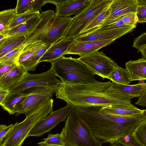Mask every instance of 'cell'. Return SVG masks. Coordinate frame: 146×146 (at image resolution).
Masks as SVG:
<instances>
[{
  "label": "cell",
  "mask_w": 146,
  "mask_h": 146,
  "mask_svg": "<svg viewBox=\"0 0 146 146\" xmlns=\"http://www.w3.org/2000/svg\"><path fill=\"white\" fill-rule=\"evenodd\" d=\"M103 106H75L74 108L95 136L103 143L112 144L131 133L145 119L142 114L122 116L106 113Z\"/></svg>",
  "instance_id": "cell-1"
},
{
  "label": "cell",
  "mask_w": 146,
  "mask_h": 146,
  "mask_svg": "<svg viewBox=\"0 0 146 146\" xmlns=\"http://www.w3.org/2000/svg\"><path fill=\"white\" fill-rule=\"evenodd\" d=\"M110 81L68 85L61 82L55 90L56 98L74 107L95 106L104 107H134L129 98L112 89Z\"/></svg>",
  "instance_id": "cell-2"
},
{
  "label": "cell",
  "mask_w": 146,
  "mask_h": 146,
  "mask_svg": "<svg viewBox=\"0 0 146 146\" xmlns=\"http://www.w3.org/2000/svg\"><path fill=\"white\" fill-rule=\"evenodd\" d=\"M51 64L50 69L63 84L68 85L82 84L96 81L95 74L78 58L63 56Z\"/></svg>",
  "instance_id": "cell-3"
},
{
  "label": "cell",
  "mask_w": 146,
  "mask_h": 146,
  "mask_svg": "<svg viewBox=\"0 0 146 146\" xmlns=\"http://www.w3.org/2000/svg\"><path fill=\"white\" fill-rule=\"evenodd\" d=\"M64 146H102L74 108L68 116L61 132Z\"/></svg>",
  "instance_id": "cell-4"
},
{
  "label": "cell",
  "mask_w": 146,
  "mask_h": 146,
  "mask_svg": "<svg viewBox=\"0 0 146 146\" xmlns=\"http://www.w3.org/2000/svg\"><path fill=\"white\" fill-rule=\"evenodd\" d=\"M52 99L33 111L26 113V118L13 124L0 146H21L34 126L53 111Z\"/></svg>",
  "instance_id": "cell-5"
},
{
  "label": "cell",
  "mask_w": 146,
  "mask_h": 146,
  "mask_svg": "<svg viewBox=\"0 0 146 146\" xmlns=\"http://www.w3.org/2000/svg\"><path fill=\"white\" fill-rule=\"evenodd\" d=\"M113 0H92L89 6L81 13L73 17L63 38L74 39L94 19L109 6Z\"/></svg>",
  "instance_id": "cell-6"
},
{
  "label": "cell",
  "mask_w": 146,
  "mask_h": 146,
  "mask_svg": "<svg viewBox=\"0 0 146 146\" xmlns=\"http://www.w3.org/2000/svg\"><path fill=\"white\" fill-rule=\"evenodd\" d=\"M84 63L94 74L103 78L109 79L117 64L102 51H96L78 58Z\"/></svg>",
  "instance_id": "cell-7"
},
{
  "label": "cell",
  "mask_w": 146,
  "mask_h": 146,
  "mask_svg": "<svg viewBox=\"0 0 146 146\" xmlns=\"http://www.w3.org/2000/svg\"><path fill=\"white\" fill-rule=\"evenodd\" d=\"M56 76L50 68L42 73H29L21 82L10 89V93L21 92L27 89L37 87H46L56 90L61 83Z\"/></svg>",
  "instance_id": "cell-8"
},
{
  "label": "cell",
  "mask_w": 146,
  "mask_h": 146,
  "mask_svg": "<svg viewBox=\"0 0 146 146\" xmlns=\"http://www.w3.org/2000/svg\"><path fill=\"white\" fill-rule=\"evenodd\" d=\"M74 107L67 104L62 108L51 112L34 126L27 137H39L49 132L59 123L64 121Z\"/></svg>",
  "instance_id": "cell-9"
},
{
  "label": "cell",
  "mask_w": 146,
  "mask_h": 146,
  "mask_svg": "<svg viewBox=\"0 0 146 146\" xmlns=\"http://www.w3.org/2000/svg\"><path fill=\"white\" fill-rule=\"evenodd\" d=\"M55 90L44 87L32 88L30 94L26 98L16 113V116L35 110L52 99Z\"/></svg>",
  "instance_id": "cell-10"
},
{
  "label": "cell",
  "mask_w": 146,
  "mask_h": 146,
  "mask_svg": "<svg viewBox=\"0 0 146 146\" xmlns=\"http://www.w3.org/2000/svg\"><path fill=\"white\" fill-rule=\"evenodd\" d=\"M72 19L73 18L70 16L62 17H55L47 30L38 42L40 41L44 44H52L63 38Z\"/></svg>",
  "instance_id": "cell-11"
},
{
  "label": "cell",
  "mask_w": 146,
  "mask_h": 146,
  "mask_svg": "<svg viewBox=\"0 0 146 146\" xmlns=\"http://www.w3.org/2000/svg\"><path fill=\"white\" fill-rule=\"evenodd\" d=\"M135 26H127L105 30L91 31L80 35L74 40L78 42L98 41L110 39H117L131 31Z\"/></svg>",
  "instance_id": "cell-12"
},
{
  "label": "cell",
  "mask_w": 146,
  "mask_h": 146,
  "mask_svg": "<svg viewBox=\"0 0 146 146\" xmlns=\"http://www.w3.org/2000/svg\"><path fill=\"white\" fill-rule=\"evenodd\" d=\"M115 38L80 42L74 41L65 54H76L81 56L98 51L100 49L113 42Z\"/></svg>",
  "instance_id": "cell-13"
},
{
  "label": "cell",
  "mask_w": 146,
  "mask_h": 146,
  "mask_svg": "<svg viewBox=\"0 0 146 146\" xmlns=\"http://www.w3.org/2000/svg\"><path fill=\"white\" fill-rule=\"evenodd\" d=\"M55 13L53 10H51L41 12V19L35 27L28 36L23 44L24 47L38 41L54 20Z\"/></svg>",
  "instance_id": "cell-14"
},
{
  "label": "cell",
  "mask_w": 146,
  "mask_h": 146,
  "mask_svg": "<svg viewBox=\"0 0 146 146\" xmlns=\"http://www.w3.org/2000/svg\"><path fill=\"white\" fill-rule=\"evenodd\" d=\"M137 5L136 0H113L109 6L108 15L102 23L119 18L130 12L136 13Z\"/></svg>",
  "instance_id": "cell-15"
},
{
  "label": "cell",
  "mask_w": 146,
  "mask_h": 146,
  "mask_svg": "<svg viewBox=\"0 0 146 146\" xmlns=\"http://www.w3.org/2000/svg\"><path fill=\"white\" fill-rule=\"evenodd\" d=\"M74 41V39L62 38L52 44L39 60L48 62L51 63L63 56L65 54Z\"/></svg>",
  "instance_id": "cell-16"
},
{
  "label": "cell",
  "mask_w": 146,
  "mask_h": 146,
  "mask_svg": "<svg viewBox=\"0 0 146 146\" xmlns=\"http://www.w3.org/2000/svg\"><path fill=\"white\" fill-rule=\"evenodd\" d=\"M29 73L22 66L17 65L0 78V88L9 90L23 81Z\"/></svg>",
  "instance_id": "cell-17"
},
{
  "label": "cell",
  "mask_w": 146,
  "mask_h": 146,
  "mask_svg": "<svg viewBox=\"0 0 146 146\" xmlns=\"http://www.w3.org/2000/svg\"><path fill=\"white\" fill-rule=\"evenodd\" d=\"M92 0H70L68 2L56 8V17H66L78 15L90 4Z\"/></svg>",
  "instance_id": "cell-18"
},
{
  "label": "cell",
  "mask_w": 146,
  "mask_h": 146,
  "mask_svg": "<svg viewBox=\"0 0 146 146\" xmlns=\"http://www.w3.org/2000/svg\"><path fill=\"white\" fill-rule=\"evenodd\" d=\"M111 87L112 89L130 99L141 96L146 89V83L141 81L138 83L134 85H124L111 81Z\"/></svg>",
  "instance_id": "cell-19"
},
{
  "label": "cell",
  "mask_w": 146,
  "mask_h": 146,
  "mask_svg": "<svg viewBox=\"0 0 146 146\" xmlns=\"http://www.w3.org/2000/svg\"><path fill=\"white\" fill-rule=\"evenodd\" d=\"M25 91L21 92L10 93L1 105L3 110L10 115L17 113L21 105L30 93L31 90L27 93Z\"/></svg>",
  "instance_id": "cell-20"
},
{
  "label": "cell",
  "mask_w": 146,
  "mask_h": 146,
  "mask_svg": "<svg viewBox=\"0 0 146 146\" xmlns=\"http://www.w3.org/2000/svg\"><path fill=\"white\" fill-rule=\"evenodd\" d=\"M131 81L146 80V60L142 58L136 60H130L125 64Z\"/></svg>",
  "instance_id": "cell-21"
},
{
  "label": "cell",
  "mask_w": 146,
  "mask_h": 146,
  "mask_svg": "<svg viewBox=\"0 0 146 146\" xmlns=\"http://www.w3.org/2000/svg\"><path fill=\"white\" fill-rule=\"evenodd\" d=\"M30 33L19 34L7 36L6 40L0 45V58L23 45Z\"/></svg>",
  "instance_id": "cell-22"
},
{
  "label": "cell",
  "mask_w": 146,
  "mask_h": 146,
  "mask_svg": "<svg viewBox=\"0 0 146 146\" xmlns=\"http://www.w3.org/2000/svg\"><path fill=\"white\" fill-rule=\"evenodd\" d=\"M101 110L109 113L122 116H131L142 114L143 111V110H140L135 106H110L102 107Z\"/></svg>",
  "instance_id": "cell-23"
},
{
  "label": "cell",
  "mask_w": 146,
  "mask_h": 146,
  "mask_svg": "<svg viewBox=\"0 0 146 146\" xmlns=\"http://www.w3.org/2000/svg\"><path fill=\"white\" fill-rule=\"evenodd\" d=\"M52 45L44 44L39 49L19 65L27 72L35 71L39 63V60Z\"/></svg>",
  "instance_id": "cell-24"
},
{
  "label": "cell",
  "mask_w": 146,
  "mask_h": 146,
  "mask_svg": "<svg viewBox=\"0 0 146 146\" xmlns=\"http://www.w3.org/2000/svg\"><path fill=\"white\" fill-rule=\"evenodd\" d=\"M44 5V0H18L15 9L16 14L32 10L39 11Z\"/></svg>",
  "instance_id": "cell-25"
},
{
  "label": "cell",
  "mask_w": 146,
  "mask_h": 146,
  "mask_svg": "<svg viewBox=\"0 0 146 146\" xmlns=\"http://www.w3.org/2000/svg\"><path fill=\"white\" fill-rule=\"evenodd\" d=\"M41 17L40 14V15L34 17L25 23L10 29L8 32L7 37L15 35L31 32L38 23Z\"/></svg>",
  "instance_id": "cell-26"
},
{
  "label": "cell",
  "mask_w": 146,
  "mask_h": 146,
  "mask_svg": "<svg viewBox=\"0 0 146 146\" xmlns=\"http://www.w3.org/2000/svg\"><path fill=\"white\" fill-rule=\"evenodd\" d=\"M16 14L15 9L1 11L0 12V34L6 37L9 26Z\"/></svg>",
  "instance_id": "cell-27"
},
{
  "label": "cell",
  "mask_w": 146,
  "mask_h": 146,
  "mask_svg": "<svg viewBox=\"0 0 146 146\" xmlns=\"http://www.w3.org/2000/svg\"><path fill=\"white\" fill-rule=\"evenodd\" d=\"M108 79L111 81L122 84L129 85L131 82L127 70L121 67L117 64L115 67Z\"/></svg>",
  "instance_id": "cell-28"
},
{
  "label": "cell",
  "mask_w": 146,
  "mask_h": 146,
  "mask_svg": "<svg viewBox=\"0 0 146 146\" xmlns=\"http://www.w3.org/2000/svg\"><path fill=\"white\" fill-rule=\"evenodd\" d=\"M110 5L103 10L89 23L81 32L80 35L92 31L101 24L108 15Z\"/></svg>",
  "instance_id": "cell-29"
},
{
  "label": "cell",
  "mask_w": 146,
  "mask_h": 146,
  "mask_svg": "<svg viewBox=\"0 0 146 146\" xmlns=\"http://www.w3.org/2000/svg\"><path fill=\"white\" fill-rule=\"evenodd\" d=\"M40 15L39 11L35 10L29 11L21 14H16L9 26V29Z\"/></svg>",
  "instance_id": "cell-30"
},
{
  "label": "cell",
  "mask_w": 146,
  "mask_h": 146,
  "mask_svg": "<svg viewBox=\"0 0 146 146\" xmlns=\"http://www.w3.org/2000/svg\"><path fill=\"white\" fill-rule=\"evenodd\" d=\"M44 43L41 41L35 42L24 47L18 62L19 65L27 60L42 46Z\"/></svg>",
  "instance_id": "cell-31"
},
{
  "label": "cell",
  "mask_w": 146,
  "mask_h": 146,
  "mask_svg": "<svg viewBox=\"0 0 146 146\" xmlns=\"http://www.w3.org/2000/svg\"><path fill=\"white\" fill-rule=\"evenodd\" d=\"M24 48L23 44L0 58V64H17L19 65V59Z\"/></svg>",
  "instance_id": "cell-32"
},
{
  "label": "cell",
  "mask_w": 146,
  "mask_h": 146,
  "mask_svg": "<svg viewBox=\"0 0 146 146\" xmlns=\"http://www.w3.org/2000/svg\"><path fill=\"white\" fill-rule=\"evenodd\" d=\"M132 135L141 146H146V119L134 129Z\"/></svg>",
  "instance_id": "cell-33"
},
{
  "label": "cell",
  "mask_w": 146,
  "mask_h": 146,
  "mask_svg": "<svg viewBox=\"0 0 146 146\" xmlns=\"http://www.w3.org/2000/svg\"><path fill=\"white\" fill-rule=\"evenodd\" d=\"M43 139L44 141L38 144L56 146H64V140L61 132L59 134H55L49 133L47 138Z\"/></svg>",
  "instance_id": "cell-34"
},
{
  "label": "cell",
  "mask_w": 146,
  "mask_h": 146,
  "mask_svg": "<svg viewBox=\"0 0 146 146\" xmlns=\"http://www.w3.org/2000/svg\"><path fill=\"white\" fill-rule=\"evenodd\" d=\"M137 7L136 15L138 23L146 22V0H136Z\"/></svg>",
  "instance_id": "cell-35"
},
{
  "label": "cell",
  "mask_w": 146,
  "mask_h": 146,
  "mask_svg": "<svg viewBox=\"0 0 146 146\" xmlns=\"http://www.w3.org/2000/svg\"><path fill=\"white\" fill-rule=\"evenodd\" d=\"M132 132L120 138L116 141L126 146H141L134 138Z\"/></svg>",
  "instance_id": "cell-36"
},
{
  "label": "cell",
  "mask_w": 146,
  "mask_h": 146,
  "mask_svg": "<svg viewBox=\"0 0 146 146\" xmlns=\"http://www.w3.org/2000/svg\"><path fill=\"white\" fill-rule=\"evenodd\" d=\"M121 20L127 26H135L138 23V19L136 13L131 12L125 14Z\"/></svg>",
  "instance_id": "cell-37"
},
{
  "label": "cell",
  "mask_w": 146,
  "mask_h": 146,
  "mask_svg": "<svg viewBox=\"0 0 146 146\" xmlns=\"http://www.w3.org/2000/svg\"><path fill=\"white\" fill-rule=\"evenodd\" d=\"M146 45V32L135 38L132 45L133 47L139 50L142 47Z\"/></svg>",
  "instance_id": "cell-38"
},
{
  "label": "cell",
  "mask_w": 146,
  "mask_h": 146,
  "mask_svg": "<svg viewBox=\"0 0 146 146\" xmlns=\"http://www.w3.org/2000/svg\"><path fill=\"white\" fill-rule=\"evenodd\" d=\"M13 125V124H11L8 126L3 124L0 125V145H1L5 138L12 129Z\"/></svg>",
  "instance_id": "cell-39"
},
{
  "label": "cell",
  "mask_w": 146,
  "mask_h": 146,
  "mask_svg": "<svg viewBox=\"0 0 146 146\" xmlns=\"http://www.w3.org/2000/svg\"><path fill=\"white\" fill-rule=\"evenodd\" d=\"M17 64H0V78L9 72Z\"/></svg>",
  "instance_id": "cell-40"
},
{
  "label": "cell",
  "mask_w": 146,
  "mask_h": 146,
  "mask_svg": "<svg viewBox=\"0 0 146 146\" xmlns=\"http://www.w3.org/2000/svg\"><path fill=\"white\" fill-rule=\"evenodd\" d=\"M70 0H44L45 4L48 3L54 4L56 7L60 6L69 1Z\"/></svg>",
  "instance_id": "cell-41"
},
{
  "label": "cell",
  "mask_w": 146,
  "mask_h": 146,
  "mask_svg": "<svg viewBox=\"0 0 146 146\" xmlns=\"http://www.w3.org/2000/svg\"><path fill=\"white\" fill-rule=\"evenodd\" d=\"M135 104L146 107V89L142 95L139 97L138 100L135 103Z\"/></svg>",
  "instance_id": "cell-42"
},
{
  "label": "cell",
  "mask_w": 146,
  "mask_h": 146,
  "mask_svg": "<svg viewBox=\"0 0 146 146\" xmlns=\"http://www.w3.org/2000/svg\"><path fill=\"white\" fill-rule=\"evenodd\" d=\"M10 93L9 90L0 88V105L3 104L7 96Z\"/></svg>",
  "instance_id": "cell-43"
},
{
  "label": "cell",
  "mask_w": 146,
  "mask_h": 146,
  "mask_svg": "<svg viewBox=\"0 0 146 146\" xmlns=\"http://www.w3.org/2000/svg\"><path fill=\"white\" fill-rule=\"evenodd\" d=\"M138 51L140 52L143 56L146 59V45L141 47Z\"/></svg>",
  "instance_id": "cell-44"
},
{
  "label": "cell",
  "mask_w": 146,
  "mask_h": 146,
  "mask_svg": "<svg viewBox=\"0 0 146 146\" xmlns=\"http://www.w3.org/2000/svg\"><path fill=\"white\" fill-rule=\"evenodd\" d=\"M109 146H126L121 143H120L117 141H115L113 143L111 144Z\"/></svg>",
  "instance_id": "cell-45"
},
{
  "label": "cell",
  "mask_w": 146,
  "mask_h": 146,
  "mask_svg": "<svg viewBox=\"0 0 146 146\" xmlns=\"http://www.w3.org/2000/svg\"><path fill=\"white\" fill-rule=\"evenodd\" d=\"M143 116L146 118V109L143 110V111L142 113Z\"/></svg>",
  "instance_id": "cell-46"
},
{
  "label": "cell",
  "mask_w": 146,
  "mask_h": 146,
  "mask_svg": "<svg viewBox=\"0 0 146 146\" xmlns=\"http://www.w3.org/2000/svg\"><path fill=\"white\" fill-rule=\"evenodd\" d=\"M37 146H52V145H39Z\"/></svg>",
  "instance_id": "cell-47"
}]
</instances>
